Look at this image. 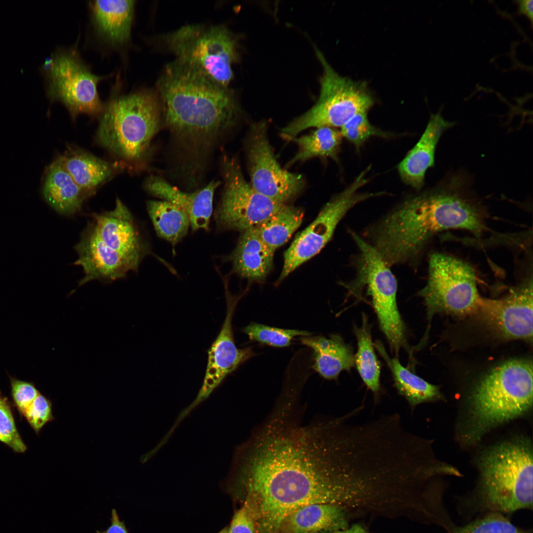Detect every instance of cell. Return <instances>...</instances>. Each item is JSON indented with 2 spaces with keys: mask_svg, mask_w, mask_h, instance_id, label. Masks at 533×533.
<instances>
[{
  "mask_svg": "<svg viewBox=\"0 0 533 533\" xmlns=\"http://www.w3.org/2000/svg\"><path fill=\"white\" fill-rule=\"evenodd\" d=\"M292 412L276 410L236 453V483L256 533H280L285 518L300 507H343L362 501L367 492L365 457L349 417L300 425Z\"/></svg>",
  "mask_w": 533,
  "mask_h": 533,
  "instance_id": "1",
  "label": "cell"
},
{
  "mask_svg": "<svg viewBox=\"0 0 533 533\" xmlns=\"http://www.w3.org/2000/svg\"><path fill=\"white\" fill-rule=\"evenodd\" d=\"M461 178L452 177L433 189L405 200L365 229L363 239L390 267L415 266L437 233L486 231L481 207L470 197Z\"/></svg>",
  "mask_w": 533,
  "mask_h": 533,
  "instance_id": "2",
  "label": "cell"
},
{
  "mask_svg": "<svg viewBox=\"0 0 533 533\" xmlns=\"http://www.w3.org/2000/svg\"><path fill=\"white\" fill-rule=\"evenodd\" d=\"M157 85L166 124L183 142L208 147L237 123L240 110L228 87L177 60Z\"/></svg>",
  "mask_w": 533,
  "mask_h": 533,
  "instance_id": "3",
  "label": "cell"
},
{
  "mask_svg": "<svg viewBox=\"0 0 533 533\" xmlns=\"http://www.w3.org/2000/svg\"><path fill=\"white\" fill-rule=\"evenodd\" d=\"M479 486L459 501L460 514L467 519L489 513L510 514L533 509V452L525 438L497 444L480 457Z\"/></svg>",
  "mask_w": 533,
  "mask_h": 533,
  "instance_id": "4",
  "label": "cell"
},
{
  "mask_svg": "<svg viewBox=\"0 0 533 533\" xmlns=\"http://www.w3.org/2000/svg\"><path fill=\"white\" fill-rule=\"evenodd\" d=\"M99 116L96 133L98 144L129 172L142 170L152 140L160 125L156 96L149 90L114 95Z\"/></svg>",
  "mask_w": 533,
  "mask_h": 533,
  "instance_id": "5",
  "label": "cell"
},
{
  "mask_svg": "<svg viewBox=\"0 0 533 533\" xmlns=\"http://www.w3.org/2000/svg\"><path fill=\"white\" fill-rule=\"evenodd\" d=\"M533 405V364L511 360L493 368L477 384L470 399L466 442L525 414Z\"/></svg>",
  "mask_w": 533,
  "mask_h": 533,
  "instance_id": "6",
  "label": "cell"
},
{
  "mask_svg": "<svg viewBox=\"0 0 533 533\" xmlns=\"http://www.w3.org/2000/svg\"><path fill=\"white\" fill-rule=\"evenodd\" d=\"M426 308L428 326L419 344L428 336L437 313L465 316L480 311L484 298L478 291L473 268L466 262L442 253L431 254L425 286L418 292Z\"/></svg>",
  "mask_w": 533,
  "mask_h": 533,
  "instance_id": "7",
  "label": "cell"
},
{
  "mask_svg": "<svg viewBox=\"0 0 533 533\" xmlns=\"http://www.w3.org/2000/svg\"><path fill=\"white\" fill-rule=\"evenodd\" d=\"M323 68L321 88L315 104L281 129L283 138L291 140L311 127H342L354 115L368 113L374 103L366 83L339 75L318 49Z\"/></svg>",
  "mask_w": 533,
  "mask_h": 533,
  "instance_id": "8",
  "label": "cell"
},
{
  "mask_svg": "<svg viewBox=\"0 0 533 533\" xmlns=\"http://www.w3.org/2000/svg\"><path fill=\"white\" fill-rule=\"evenodd\" d=\"M165 41L177 60L228 87L233 76L237 42L227 27L187 25L167 34Z\"/></svg>",
  "mask_w": 533,
  "mask_h": 533,
  "instance_id": "9",
  "label": "cell"
},
{
  "mask_svg": "<svg viewBox=\"0 0 533 533\" xmlns=\"http://www.w3.org/2000/svg\"><path fill=\"white\" fill-rule=\"evenodd\" d=\"M359 251L358 277L367 286L381 331L396 357L400 349H409L405 324L397 304V282L388 266L361 236L350 231Z\"/></svg>",
  "mask_w": 533,
  "mask_h": 533,
  "instance_id": "10",
  "label": "cell"
},
{
  "mask_svg": "<svg viewBox=\"0 0 533 533\" xmlns=\"http://www.w3.org/2000/svg\"><path fill=\"white\" fill-rule=\"evenodd\" d=\"M51 57L49 67L42 73L51 101L62 103L74 120L81 114L100 115L105 104L99 98L97 86L109 76L93 74L74 49L59 50Z\"/></svg>",
  "mask_w": 533,
  "mask_h": 533,
  "instance_id": "11",
  "label": "cell"
},
{
  "mask_svg": "<svg viewBox=\"0 0 533 533\" xmlns=\"http://www.w3.org/2000/svg\"><path fill=\"white\" fill-rule=\"evenodd\" d=\"M369 171L368 168L363 171L349 186L332 197L316 219L296 236L284 252L283 266L277 284L321 251L352 208L367 199L383 195L382 192H359V189L368 182Z\"/></svg>",
  "mask_w": 533,
  "mask_h": 533,
  "instance_id": "12",
  "label": "cell"
},
{
  "mask_svg": "<svg viewBox=\"0 0 533 533\" xmlns=\"http://www.w3.org/2000/svg\"><path fill=\"white\" fill-rule=\"evenodd\" d=\"M223 162L224 187L214 214L220 229L242 232L255 227L285 204L256 191L245 179L236 158H227Z\"/></svg>",
  "mask_w": 533,
  "mask_h": 533,
  "instance_id": "13",
  "label": "cell"
},
{
  "mask_svg": "<svg viewBox=\"0 0 533 533\" xmlns=\"http://www.w3.org/2000/svg\"><path fill=\"white\" fill-rule=\"evenodd\" d=\"M246 142L250 183L256 191L283 204L302 192L304 177L280 165L269 141L266 122L253 123Z\"/></svg>",
  "mask_w": 533,
  "mask_h": 533,
  "instance_id": "14",
  "label": "cell"
},
{
  "mask_svg": "<svg viewBox=\"0 0 533 533\" xmlns=\"http://www.w3.org/2000/svg\"><path fill=\"white\" fill-rule=\"evenodd\" d=\"M505 339H533V278H526L498 299H484L480 311Z\"/></svg>",
  "mask_w": 533,
  "mask_h": 533,
  "instance_id": "15",
  "label": "cell"
},
{
  "mask_svg": "<svg viewBox=\"0 0 533 533\" xmlns=\"http://www.w3.org/2000/svg\"><path fill=\"white\" fill-rule=\"evenodd\" d=\"M227 311L221 330L208 350L203 384L194 404L206 398L226 377L255 355L251 347L238 348L235 344L232 318L239 298L232 296L226 286Z\"/></svg>",
  "mask_w": 533,
  "mask_h": 533,
  "instance_id": "16",
  "label": "cell"
},
{
  "mask_svg": "<svg viewBox=\"0 0 533 533\" xmlns=\"http://www.w3.org/2000/svg\"><path fill=\"white\" fill-rule=\"evenodd\" d=\"M75 249L78 258L74 265L81 266L84 272L78 286L94 280L111 282L121 279L130 271H137L139 267L105 244L96 234L91 222L83 230Z\"/></svg>",
  "mask_w": 533,
  "mask_h": 533,
  "instance_id": "17",
  "label": "cell"
},
{
  "mask_svg": "<svg viewBox=\"0 0 533 533\" xmlns=\"http://www.w3.org/2000/svg\"><path fill=\"white\" fill-rule=\"evenodd\" d=\"M91 223L105 244L136 265L150 253L132 213L119 198L113 210L93 213Z\"/></svg>",
  "mask_w": 533,
  "mask_h": 533,
  "instance_id": "18",
  "label": "cell"
},
{
  "mask_svg": "<svg viewBox=\"0 0 533 533\" xmlns=\"http://www.w3.org/2000/svg\"><path fill=\"white\" fill-rule=\"evenodd\" d=\"M221 184L213 180L206 187L192 193L184 192L158 176H151L144 183V188L151 195L171 202L188 214L193 231L208 230L213 212L215 191Z\"/></svg>",
  "mask_w": 533,
  "mask_h": 533,
  "instance_id": "19",
  "label": "cell"
},
{
  "mask_svg": "<svg viewBox=\"0 0 533 533\" xmlns=\"http://www.w3.org/2000/svg\"><path fill=\"white\" fill-rule=\"evenodd\" d=\"M454 125L438 113L431 115L421 137L399 163L398 170L407 185L420 190L427 170L434 166L437 145L443 133Z\"/></svg>",
  "mask_w": 533,
  "mask_h": 533,
  "instance_id": "20",
  "label": "cell"
},
{
  "mask_svg": "<svg viewBox=\"0 0 533 533\" xmlns=\"http://www.w3.org/2000/svg\"><path fill=\"white\" fill-rule=\"evenodd\" d=\"M58 157L75 182L88 197L116 174L126 169L118 161L104 160L75 146H68Z\"/></svg>",
  "mask_w": 533,
  "mask_h": 533,
  "instance_id": "21",
  "label": "cell"
},
{
  "mask_svg": "<svg viewBox=\"0 0 533 533\" xmlns=\"http://www.w3.org/2000/svg\"><path fill=\"white\" fill-rule=\"evenodd\" d=\"M135 2L125 0L89 2L95 31L109 45L119 47L130 40Z\"/></svg>",
  "mask_w": 533,
  "mask_h": 533,
  "instance_id": "22",
  "label": "cell"
},
{
  "mask_svg": "<svg viewBox=\"0 0 533 533\" xmlns=\"http://www.w3.org/2000/svg\"><path fill=\"white\" fill-rule=\"evenodd\" d=\"M344 507L328 503L311 504L290 513L283 521L280 533H333L346 528Z\"/></svg>",
  "mask_w": 533,
  "mask_h": 533,
  "instance_id": "23",
  "label": "cell"
},
{
  "mask_svg": "<svg viewBox=\"0 0 533 533\" xmlns=\"http://www.w3.org/2000/svg\"><path fill=\"white\" fill-rule=\"evenodd\" d=\"M274 251L263 241L255 227L242 232L230 257L233 270L250 281L265 279L272 268Z\"/></svg>",
  "mask_w": 533,
  "mask_h": 533,
  "instance_id": "24",
  "label": "cell"
},
{
  "mask_svg": "<svg viewBox=\"0 0 533 533\" xmlns=\"http://www.w3.org/2000/svg\"><path fill=\"white\" fill-rule=\"evenodd\" d=\"M299 339L301 344L312 350V368L325 379L337 380L342 371H350L355 365L352 347L339 335L332 334L329 338L309 336Z\"/></svg>",
  "mask_w": 533,
  "mask_h": 533,
  "instance_id": "25",
  "label": "cell"
},
{
  "mask_svg": "<svg viewBox=\"0 0 533 533\" xmlns=\"http://www.w3.org/2000/svg\"><path fill=\"white\" fill-rule=\"evenodd\" d=\"M42 194L47 203L58 213L72 215L79 212L89 197L77 185L58 157L46 168Z\"/></svg>",
  "mask_w": 533,
  "mask_h": 533,
  "instance_id": "26",
  "label": "cell"
},
{
  "mask_svg": "<svg viewBox=\"0 0 533 533\" xmlns=\"http://www.w3.org/2000/svg\"><path fill=\"white\" fill-rule=\"evenodd\" d=\"M374 345L389 368L398 394L406 399L412 410L420 404L442 399L438 386L402 366L398 357H390L381 341H377Z\"/></svg>",
  "mask_w": 533,
  "mask_h": 533,
  "instance_id": "27",
  "label": "cell"
},
{
  "mask_svg": "<svg viewBox=\"0 0 533 533\" xmlns=\"http://www.w3.org/2000/svg\"><path fill=\"white\" fill-rule=\"evenodd\" d=\"M353 331L357 342L354 364L363 382L374 394L377 403L381 391V367L372 342L371 325L364 312L362 314L361 325L358 327L354 325Z\"/></svg>",
  "mask_w": 533,
  "mask_h": 533,
  "instance_id": "28",
  "label": "cell"
},
{
  "mask_svg": "<svg viewBox=\"0 0 533 533\" xmlns=\"http://www.w3.org/2000/svg\"><path fill=\"white\" fill-rule=\"evenodd\" d=\"M147 209L157 235L173 246L187 235L190 218L178 206L165 200H149Z\"/></svg>",
  "mask_w": 533,
  "mask_h": 533,
  "instance_id": "29",
  "label": "cell"
},
{
  "mask_svg": "<svg viewBox=\"0 0 533 533\" xmlns=\"http://www.w3.org/2000/svg\"><path fill=\"white\" fill-rule=\"evenodd\" d=\"M304 215L300 208L285 204L255 228L263 241L275 252L301 226Z\"/></svg>",
  "mask_w": 533,
  "mask_h": 533,
  "instance_id": "30",
  "label": "cell"
},
{
  "mask_svg": "<svg viewBox=\"0 0 533 533\" xmlns=\"http://www.w3.org/2000/svg\"><path fill=\"white\" fill-rule=\"evenodd\" d=\"M342 138L340 131L330 127L316 128L308 135L296 137L291 140L296 143L298 150L286 166L288 168L315 157L337 159Z\"/></svg>",
  "mask_w": 533,
  "mask_h": 533,
  "instance_id": "31",
  "label": "cell"
},
{
  "mask_svg": "<svg viewBox=\"0 0 533 533\" xmlns=\"http://www.w3.org/2000/svg\"><path fill=\"white\" fill-rule=\"evenodd\" d=\"M251 340L273 347H284L290 345L297 336H309L312 333L296 329H285L252 322L242 329Z\"/></svg>",
  "mask_w": 533,
  "mask_h": 533,
  "instance_id": "32",
  "label": "cell"
},
{
  "mask_svg": "<svg viewBox=\"0 0 533 533\" xmlns=\"http://www.w3.org/2000/svg\"><path fill=\"white\" fill-rule=\"evenodd\" d=\"M522 530L513 524L505 515L489 513L481 515L453 533H518Z\"/></svg>",
  "mask_w": 533,
  "mask_h": 533,
  "instance_id": "33",
  "label": "cell"
},
{
  "mask_svg": "<svg viewBox=\"0 0 533 533\" xmlns=\"http://www.w3.org/2000/svg\"><path fill=\"white\" fill-rule=\"evenodd\" d=\"M340 132L343 137L358 148L372 136H388L387 133L372 125L367 113L354 115L341 128Z\"/></svg>",
  "mask_w": 533,
  "mask_h": 533,
  "instance_id": "34",
  "label": "cell"
},
{
  "mask_svg": "<svg viewBox=\"0 0 533 533\" xmlns=\"http://www.w3.org/2000/svg\"><path fill=\"white\" fill-rule=\"evenodd\" d=\"M0 441L16 452L22 453L27 450L16 429L10 408L2 398L0 399Z\"/></svg>",
  "mask_w": 533,
  "mask_h": 533,
  "instance_id": "35",
  "label": "cell"
},
{
  "mask_svg": "<svg viewBox=\"0 0 533 533\" xmlns=\"http://www.w3.org/2000/svg\"><path fill=\"white\" fill-rule=\"evenodd\" d=\"M51 402L39 394L24 416L37 433L48 422L54 419Z\"/></svg>",
  "mask_w": 533,
  "mask_h": 533,
  "instance_id": "36",
  "label": "cell"
},
{
  "mask_svg": "<svg viewBox=\"0 0 533 533\" xmlns=\"http://www.w3.org/2000/svg\"><path fill=\"white\" fill-rule=\"evenodd\" d=\"M11 390L14 402L23 416L40 394L32 383L17 380L12 381Z\"/></svg>",
  "mask_w": 533,
  "mask_h": 533,
  "instance_id": "37",
  "label": "cell"
},
{
  "mask_svg": "<svg viewBox=\"0 0 533 533\" xmlns=\"http://www.w3.org/2000/svg\"><path fill=\"white\" fill-rule=\"evenodd\" d=\"M228 533H256L252 514L245 502L234 514Z\"/></svg>",
  "mask_w": 533,
  "mask_h": 533,
  "instance_id": "38",
  "label": "cell"
},
{
  "mask_svg": "<svg viewBox=\"0 0 533 533\" xmlns=\"http://www.w3.org/2000/svg\"><path fill=\"white\" fill-rule=\"evenodd\" d=\"M96 533H128L124 523L120 520L115 509L111 512V525L105 531Z\"/></svg>",
  "mask_w": 533,
  "mask_h": 533,
  "instance_id": "39",
  "label": "cell"
},
{
  "mask_svg": "<svg viewBox=\"0 0 533 533\" xmlns=\"http://www.w3.org/2000/svg\"><path fill=\"white\" fill-rule=\"evenodd\" d=\"M518 5V12L521 14L525 15L531 21L533 22V0H520L517 1Z\"/></svg>",
  "mask_w": 533,
  "mask_h": 533,
  "instance_id": "40",
  "label": "cell"
},
{
  "mask_svg": "<svg viewBox=\"0 0 533 533\" xmlns=\"http://www.w3.org/2000/svg\"><path fill=\"white\" fill-rule=\"evenodd\" d=\"M333 533H367V532L361 526L356 524L349 529L338 530Z\"/></svg>",
  "mask_w": 533,
  "mask_h": 533,
  "instance_id": "41",
  "label": "cell"
},
{
  "mask_svg": "<svg viewBox=\"0 0 533 533\" xmlns=\"http://www.w3.org/2000/svg\"><path fill=\"white\" fill-rule=\"evenodd\" d=\"M228 527H226L225 528L223 529L222 531H221L218 533H228Z\"/></svg>",
  "mask_w": 533,
  "mask_h": 533,
  "instance_id": "42",
  "label": "cell"
},
{
  "mask_svg": "<svg viewBox=\"0 0 533 533\" xmlns=\"http://www.w3.org/2000/svg\"><path fill=\"white\" fill-rule=\"evenodd\" d=\"M518 533H527L525 531L521 530L520 532H518Z\"/></svg>",
  "mask_w": 533,
  "mask_h": 533,
  "instance_id": "43",
  "label": "cell"
},
{
  "mask_svg": "<svg viewBox=\"0 0 533 533\" xmlns=\"http://www.w3.org/2000/svg\"></svg>",
  "mask_w": 533,
  "mask_h": 533,
  "instance_id": "44",
  "label": "cell"
}]
</instances>
